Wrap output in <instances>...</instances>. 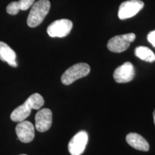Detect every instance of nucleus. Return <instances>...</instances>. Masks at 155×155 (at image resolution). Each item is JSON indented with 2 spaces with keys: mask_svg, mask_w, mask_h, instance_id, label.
I'll return each instance as SVG.
<instances>
[{
  "mask_svg": "<svg viewBox=\"0 0 155 155\" xmlns=\"http://www.w3.org/2000/svg\"><path fill=\"white\" fill-rule=\"evenodd\" d=\"M43 97L39 94H34L25 101L24 104L15 108L10 115L12 121L20 122L25 121L30 116L31 110H38L44 105Z\"/></svg>",
  "mask_w": 155,
  "mask_h": 155,
  "instance_id": "1",
  "label": "nucleus"
},
{
  "mask_svg": "<svg viewBox=\"0 0 155 155\" xmlns=\"http://www.w3.org/2000/svg\"><path fill=\"white\" fill-rule=\"evenodd\" d=\"M50 9L49 0H39L34 3L27 19L28 26L30 28H36L41 24L49 12Z\"/></svg>",
  "mask_w": 155,
  "mask_h": 155,
  "instance_id": "2",
  "label": "nucleus"
},
{
  "mask_svg": "<svg viewBox=\"0 0 155 155\" xmlns=\"http://www.w3.org/2000/svg\"><path fill=\"white\" fill-rule=\"evenodd\" d=\"M91 71L90 66L87 63H80L69 68L62 75L61 81L65 86L72 84L75 81L86 77Z\"/></svg>",
  "mask_w": 155,
  "mask_h": 155,
  "instance_id": "3",
  "label": "nucleus"
},
{
  "mask_svg": "<svg viewBox=\"0 0 155 155\" xmlns=\"http://www.w3.org/2000/svg\"><path fill=\"white\" fill-rule=\"evenodd\" d=\"M136 38L134 33H128L121 35L114 36L108 40L107 43L108 49L113 53H119L127 50L129 45Z\"/></svg>",
  "mask_w": 155,
  "mask_h": 155,
  "instance_id": "4",
  "label": "nucleus"
},
{
  "mask_svg": "<svg viewBox=\"0 0 155 155\" xmlns=\"http://www.w3.org/2000/svg\"><path fill=\"white\" fill-rule=\"evenodd\" d=\"M72 28V21L68 19H61L52 22L48 26L47 32L51 38H64L70 34Z\"/></svg>",
  "mask_w": 155,
  "mask_h": 155,
  "instance_id": "5",
  "label": "nucleus"
},
{
  "mask_svg": "<svg viewBox=\"0 0 155 155\" xmlns=\"http://www.w3.org/2000/svg\"><path fill=\"white\" fill-rule=\"evenodd\" d=\"M144 3L141 0H128L122 2L119 6L118 16L120 19L131 18L143 9Z\"/></svg>",
  "mask_w": 155,
  "mask_h": 155,
  "instance_id": "6",
  "label": "nucleus"
},
{
  "mask_svg": "<svg viewBox=\"0 0 155 155\" xmlns=\"http://www.w3.org/2000/svg\"><path fill=\"white\" fill-rule=\"evenodd\" d=\"M88 136L86 131L78 132L68 143V151L71 155L82 154L88 144Z\"/></svg>",
  "mask_w": 155,
  "mask_h": 155,
  "instance_id": "7",
  "label": "nucleus"
},
{
  "mask_svg": "<svg viewBox=\"0 0 155 155\" xmlns=\"http://www.w3.org/2000/svg\"><path fill=\"white\" fill-rule=\"evenodd\" d=\"M114 79L118 83H126L132 81L135 76L134 68L130 62H126L114 72Z\"/></svg>",
  "mask_w": 155,
  "mask_h": 155,
  "instance_id": "8",
  "label": "nucleus"
},
{
  "mask_svg": "<svg viewBox=\"0 0 155 155\" xmlns=\"http://www.w3.org/2000/svg\"><path fill=\"white\" fill-rule=\"evenodd\" d=\"M18 139L23 143L31 142L35 138L34 125L28 121L19 122L15 128Z\"/></svg>",
  "mask_w": 155,
  "mask_h": 155,
  "instance_id": "9",
  "label": "nucleus"
},
{
  "mask_svg": "<svg viewBox=\"0 0 155 155\" xmlns=\"http://www.w3.org/2000/svg\"><path fill=\"white\" fill-rule=\"evenodd\" d=\"M53 122V114L49 108H42L35 115V128L40 132L49 130Z\"/></svg>",
  "mask_w": 155,
  "mask_h": 155,
  "instance_id": "10",
  "label": "nucleus"
},
{
  "mask_svg": "<svg viewBox=\"0 0 155 155\" xmlns=\"http://www.w3.org/2000/svg\"><path fill=\"white\" fill-rule=\"evenodd\" d=\"M127 142L135 150L147 152L150 150V144L144 137L137 133H129L126 137Z\"/></svg>",
  "mask_w": 155,
  "mask_h": 155,
  "instance_id": "11",
  "label": "nucleus"
},
{
  "mask_svg": "<svg viewBox=\"0 0 155 155\" xmlns=\"http://www.w3.org/2000/svg\"><path fill=\"white\" fill-rule=\"evenodd\" d=\"M17 55L15 52L5 42L0 41V60L6 62L12 67H17Z\"/></svg>",
  "mask_w": 155,
  "mask_h": 155,
  "instance_id": "12",
  "label": "nucleus"
},
{
  "mask_svg": "<svg viewBox=\"0 0 155 155\" xmlns=\"http://www.w3.org/2000/svg\"><path fill=\"white\" fill-rule=\"evenodd\" d=\"M35 0H19V2H12L7 7V13L11 15L18 14L20 10L25 11L34 5Z\"/></svg>",
  "mask_w": 155,
  "mask_h": 155,
  "instance_id": "13",
  "label": "nucleus"
},
{
  "mask_svg": "<svg viewBox=\"0 0 155 155\" xmlns=\"http://www.w3.org/2000/svg\"><path fill=\"white\" fill-rule=\"evenodd\" d=\"M135 55L142 61L153 63L155 61V54L152 50L144 46H139L135 49Z\"/></svg>",
  "mask_w": 155,
  "mask_h": 155,
  "instance_id": "14",
  "label": "nucleus"
},
{
  "mask_svg": "<svg viewBox=\"0 0 155 155\" xmlns=\"http://www.w3.org/2000/svg\"><path fill=\"white\" fill-rule=\"evenodd\" d=\"M147 39H148V41L155 48V30L152 31L148 34Z\"/></svg>",
  "mask_w": 155,
  "mask_h": 155,
  "instance_id": "15",
  "label": "nucleus"
},
{
  "mask_svg": "<svg viewBox=\"0 0 155 155\" xmlns=\"http://www.w3.org/2000/svg\"><path fill=\"white\" fill-rule=\"evenodd\" d=\"M153 118H154V125H155V110L153 112Z\"/></svg>",
  "mask_w": 155,
  "mask_h": 155,
  "instance_id": "16",
  "label": "nucleus"
},
{
  "mask_svg": "<svg viewBox=\"0 0 155 155\" xmlns=\"http://www.w3.org/2000/svg\"><path fill=\"white\" fill-rule=\"evenodd\" d=\"M21 155H26V154H21Z\"/></svg>",
  "mask_w": 155,
  "mask_h": 155,
  "instance_id": "17",
  "label": "nucleus"
}]
</instances>
